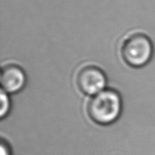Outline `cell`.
I'll return each instance as SVG.
<instances>
[{
    "label": "cell",
    "mask_w": 155,
    "mask_h": 155,
    "mask_svg": "<svg viewBox=\"0 0 155 155\" xmlns=\"http://www.w3.org/2000/svg\"><path fill=\"white\" fill-rule=\"evenodd\" d=\"M0 82L2 90L7 93H16L25 86L26 76L20 67L9 64L2 69Z\"/></svg>",
    "instance_id": "cell-4"
},
{
    "label": "cell",
    "mask_w": 155,
    "mask_h": 155,
    "mask_svg": "<svg viewBox=\"0 0 155 155\" xmlns=\"http://www.w3.org/2000/svg\"><path fill=\"white\" fill-rule=\"evenodd\" d=\"M0 99H1V109H0V116L2 118L8 114L10 109V101H9L8 95L6 92L2 89L1 95H0Z\"/></svg>",
    "instance_id": "cell-5"
},
{
    "label": "cell",
    "mask_w": 155,
    "mask_h": 155,
    "mask_svg": "<svg viewBox=\"0 0 155 155\" xmlns=\"http://www.w3.org/2000/svg\"><path fill=\"white\" fill-rule=\"evenodd\" d=\"M88 114L98 124L108 125L115 122L122 110V100L114 89H104L92 96L88 104Z\"/></svg>",
    "instance_id": "cell-1"
},
{
    "label": "cell",
    "mask_w": 155,
    "mask_h": 155,
    "mask_svg": "<svg viewBox=\"0 0 155 155\" xmlns=\"http://www.w3.org/2000/svg\"><path fill=\"white\" fill-rule=\"evenodd\" d=\"M0 153H1V155H10V151H9L7 145L4 142H2L1 143Z\"/></svg>",
    "instance_id": "cell-6"
},
{
    "label": "cell",
    "mask_w": 155,
    "mask_h": 155,
    "mask_svg": "<svg viewBox=\"0 0 155 155\" xmlns=\"http://www.w3.org/2000/svg\"><path fill=\"white\" fill-rule=\"evenodd\" d=\"M107 79L100 68L95 66H86L79 71L77 84L79 89L87 95H97L105 89Z\"/></svg>",
    "instance_id": "cell-3"
},
{
    "label": "cell",
    "mask_w": 155,
    "mask_h": 155,
    "mask_svg": "<svg viewBox=\"0 0 155 155\" xmlns=\"http://www.w3.org/2000/svg\"><path fill=\"white\" fill-rule=\"evenodd\" d=\"M153 45L151 39L141 33L132 35L124 42L122 56L126 63L134 68L147 64L153 55Z\"/></svg>",
    "instance_id": "cell-2"
}]
</instances>
